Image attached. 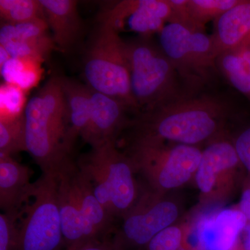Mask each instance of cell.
<instances>
[{"instance_id":"52a82bcc","label":"cell","mask_w":250,"mask_h":250,"mask_svg":"<svg viewBox=\"0 0 250 250\" xmlns=\"http://www.w3.org/2000/svg\"><path fill=\"white\" fill-rule=\"evenodd\" d=\"M159 40L163 52L186 79L204 78L215 65L213 41L204 30L169 23L159 33Z\"/></svg>"},{"instance_id":"30bf717a","label":"cell","mask_w":250,"mask_h":250,"mask_svg":"<svg viewBox=\"0 0 250 250\" xmlns=\"http://www.w3.org/2000/svg\"><path fill=\"white\" fill-rule=\"evenodd\" d=\"M178 215L173 203L161 202L130 213L123 223L121 233L113 240L122 250L125 243L130 246H147L151 240L169 228Z\"/></svg>"},{"instance_id":"d6986e66","label":"cell","mask_w":250,"mask_h":250,"mask_svg":"<svg viewBox=\"0 0 250 250\" xmlns=\"http://www.w3.org/2000/svg\"><path fill=\"white\" fill-rule=\"evenodd\" d=\"M234 146L228 142H218L208 146L202 152L196 172V182L202 192H209L214 186L218 174L232 168L239 162Z\"/></svg>"},{"instance_id":"ac0fdd59","label":"cell","mask_w":250,"mask_h":250,"mask_svg":"<svg viewBox=\"0 0 250 250\" xmlns=\"http://www.w3.org/2000/svg\"><path fill=\"white\" fill-rule=\"evenodd\" d=\"M62 93L66 105L65 143L71 154L78 137H82L89 123L90 88L77 81L61 77Z\"/></svg>"},{"instance_id":"277c9868","label":"cell","mask_w":250,"mask_h":250,"mask_svg":"<svg viewBox=\"0 0 250 250\" xmlns=\"http://www.w3.org/2000/svg\"><path fill=\"white\" fill-rule=\"evenodd\" d=\"M83 75L90 89L137 109L131 93L126 42L106 23L98 21L85 51Z\"/></svg>"},{"instance_id":"f1b7e54d","label":"cell","mask_w":250,"mask_h":250,"mask_svg":"<svg viewBox=\"0 0 250 250\" xmlns=\"http://www.w3.org/2000/svg\"><path fill=\"white\" fill-rule=\"evenodd\" d=\"M66 250H122L113 240L109 238H105L102 241L91 242L79 248Z\"/></svg>"},{"instance_id":"603a6c76","label":"cell","mask_w":250,"mask_h":250,"mask_svg":"<svg viewBox=\"0 0 250 250\" xmlns=\"http://www.w3.org/2000/svg\"><path fill=\"white\" fill-rule=\"evenodd\" d=\"M27 151L24 113L14 119L0 121V154L12 156Z\"/></svg>"},{"instance_id":"1f68e13d","label":"cell","mask_w":250,"mask_h":250,"mask_svg":"<svg viewBox=\"0 0 250 250\" xmlns=\"http://www.w3.org/2000/svg\"><path fill=\"white\" fill-rule=\"evenodd\" d=\"M245 230H246V233L243 239V249L250 250V223H248Z\"/></svg>"},{"instance_id":"9a60e30c","label":"cell","mask_w":250,"mask_h":250,"mask_svg":"<svg viewBox=\"0 0 250 250\" xmlns=\"http://www.w3.org/2000/svg\"><path fill=\"white\" fill-rule=\"evenodd\" d=\"M72 179L84 223L88 243L109 238L113 218L98 201L89 181L81 172L77 162L72 168Z\"/></svg>"},{"instance_id":"9c48e42d","label":"cell","mask_w":250,"mask_h":250,"mask_svg":"<svg viewBox=\"0 0 250 250\" xmlns=\"http://www.w3.org/2000/svg\"><path fill=\"white\" fill-rule=\"evenodd\" d=\"M137 147L161 161L156 178L164 188H173L188 182L197 172L202 157L200 149L187 145H179L164 152L159 147L158 140L150 136L142 138Z\"/></svg>"},{"instance_id":"d4e9b609","label":"cell","mask_w":250,"mask_h":250,"mask_svg":"<svg viewBox=\"0 0 250 250\" xmlns=\"http://www.w3.org/2000/svg\"><path fill=\"white\" fill-rule=\"evenodd\" d=\"M26 92L14 85L4 83L0 87V121L23 116L26 106Z\"/></svg>"},{"instance_id":"3957f363","label":"cell","mask_w":250,"mask_h":250,"mask_svg":"<svg viewBox=\"0 0 250 250\" xmlns=\"http://www.w3.org/2000/svg\"><path fill=\"white\" fill-rule=\"evenodd\" d=\"M226 109V104L218 99L182 96L146 112V121L156 134L151 137L192 146L216 132Z\"/></svg>"},{"instance_id":"cb8c5ba5","label":"cell","mask_w":250,"mask_h":250,"mask_svg":"<svg viewBox=\"0 0 250 250\" xmlns=\"http://www.w3.org/2000/svg\"><path fill=\"white\" fill-rule=\"evenodd\" d=\"M241 0H188V8L192 20L200 29L206 23L217 20L240 2Z\"/></svg>"},{"instance_id":"44dd1931","label":"cell","mask_w":250,"mask_h":250,"mask_svg":"<svg viewBox=\"0 0 250 250\" xmlns=\"http://www.w3.org/2000/svg\"><path fill=\"white\" fill-rule=\"evenodd\" d=\"M43 62L33 57L11 58L0 67L1 77L4 83L14 85L27 93L34 88L42 78Z\"/></svg>"},{"instance_id":"83f0119b","label":"cell","mask_w":250,"mask_h":250,"mask_svg":"<svg viewBox=\"0 0 250 250\" xmlns=\"http://www.w3.org/2000/svg\"><path fill=\"white\" fill-rule=\"evenodd\" d=\"M234 147L239 161L250 172V127L239 135Z\"/></svg>"},{"instance_id":"7402d4cb","label":"cell","mask_w":250,"mask_h":250,"mask_svg":"<svg viewBox=\"0 0 250 250\" xmlns=\"http://www.w3.org/2000/svg\"><path fill=\"white\" fill-rule=\"evenodd\" d=\"M0 16L13 24L45 18L40 0H0Z\"/></svg>"},{"instance_id":"e0dca14e","label":"cell","mask_w":250,"mask_h":250,"mask_svg":"<svg viewBox=\"0 0 250 250\" xmlns=\"http://www.w3.org/2000/svg\"><path fill=\"white\" fill-rule=\"evenodd\" d=\"M211 36L215 57L250 44V0L240 2L215 20Z\"/></svg>"},{"instance_id":"4316f807","label":"cell","mask_w":250,"mask_h":250,"mask_svg":"<svg viewBox=\"0 0 250 250\" xmlns=\"http://www.w3.org/2000/svg\"><path fill=\"white\" fill-rule=\"evenodd\" d=\"M19 215L0 214V250H15Z\"/></svg>"},{"instance_id":"4dcf8cb0","label":"cell","mask_w":250,"mask_h":250,"mask_svg":"<svg viewBox=\"0 0 250 250\" xmlns=\"http://www.w3.org/2000/svg\"><path fill=\"white\" fill-rule=\"evenodd\" d=\"M11 59L8 51L3 46L0 45V67H2Z\"/></svg>"},{"instance_id":"d6a6232c","label":"cell","mask_w":250,"mask_h":250,"mask_svg":"<svg viewBox=\"0 0 250 250\" xmlns=\"http://www.w3.org/2000/svg\"><path fill=\"white\" fill-rule=\"evenodd\" d=\"M189 250L185 249V248H181V249H180V250Z\"/></svg>"},{"instance_id":"6da1fadb","label":"cell","mask_w":250,"mask_h":250,"mask_svg":"<svg viewBox=\"0 0 250 250\" xmlns=\"http://www.w3.org/2000/svg\"><path fill=\"white\" fill-rule=\"evenodd\" d=\"M26 152L42 173L57 172L71 159L67 151L66 105L61 77L47 81L24 110Z\"/></svg>"},{"instance_id":"8fae6325","label":"cell","mask_w":250,"mask_h":250,"mask_svg":"<svg viewBox=\"0 0 250 250\" xmlns=\"http://www.w3.org/2000/svg\"><path fill=\"white\" fill-rule=\"evenodd\" d=\"M127 108L119 100L90 89L89 123L82 137L84 142L91 147L116 142Z\"/></svg>"},{"instance_id":"7a4b0ae2","label":"cell","mask_w":250,"mask_h":250,"mask_svg":"<svg viewBox=\"0 0 250 250\" xmlns=\"http://www.w3.org/2000/svg\"><path fill=\"white\" fill-rule=\"evenodd\" d=\"M126 42L130 85L136 108L152 111L183 96L173 62L147 37Z\"/></svg>"},{"instance_id":"ba28073f","label":"cell","mask_w":250,"mask_h":250,"mask_svg":"<svg viewBox=\"0 0 250 250\" xmlns=\"http://www.w3.org/2000/svg\"><path fill=\"white\" fill-rule=\"evenodd\" d=\"M172 9L169 0H124L100 15L98 21L109 24L118 32L125 22L130 31L143 37L160 33L170 22Z\"/></svg>"},{"instance_id":"8992f818","label":"cell","mask_w":250,"mask_h":250,"mask_svg":"<svg viewBox=\"0 0 250 250\" xmlns=\"http://www.w3.org/2000/svg\"><path fill=\"white\" fill-rule=\"evenodd\" d=\"M15 250H60L64 246L57 173H42L19 213Z\"/></svg>"},{"instance_id":"5bb4252c","label":"cell","mask_w":250,"mask_h":250,"mask_svg":"<svg viewBox=\"0 0 250 250\" xmlns=\"http://www.w3.org/2000/svg\"><path fill=\"white\" fill-rule=\"evenodd\" d=\"M31 170L12 156L0 154V208L3 213L19 215L34 189Z\"/></svg>"},{"instance_id":"484cf974","label":"cell","mask_w":250,"mask_h":250,"mask_svg":"<svg viewBox=\"0 0 250 250\" xmlns=\"http://www.w3.org/2000/svg\"><path fill=\"white\" fill-rule=\"evenodd\" d=\"M182 233L176 227H169L151 240L147 250H179L182 248Z\"/></svg>"},{"instance_id":"4fadbf2b","label":"cell","mask_w":250,"mask_h":250,"mask_svg":"<svg viewBox=\"0 0 250 250\" xmlns=\"http://www.w3.org/2000/svg\"><path fill=\"white\" fill-rule=\"evenodd\" d=\"M247 225L240 210H223L204 219L197 229V250H233Z\"/></svg>"},{"instance_id":"7c38bea8","label":"cell","mask_w":250,"mask_h":250,"mask_svg":"<svg viewBox=\"0 0 250 250\" xmlns=\"http://www.w3.org/2000/svg\"><path fill=\"white\" fill-rule=\"evenodd\" d=\"M74 162L72 159H69L56 172L58 182L59 212L64 246L66 250L89 243L85 238L84 223L72 179Z\"/></svg>"},{"instance_id":"5b68a950","label":"cell","mask_w":250,"mask_h":250,"mask_svg":"<svg viewBox=\"0 0 250 250\" xmlns=\"http://www.w3.org/2000/svg\"><path fill=\"white\" fill-rule=\"evenodd\" d=\"M98 201L114 218L129 210L136 198L131 163L118 152L116 142L91 147L77 161Z\"/></svg>"},{"instance_id":"ffe728a7","label":"cell","mask_w":250,"mask_h":250,"mask_svg":"<svg viewBox=\"0 0 250 250\" xmlns=\"http://www.w3.org/2000/svg\"><path fill=\"white\" fill-rule=\"evenodd\" d=\"M215 64L233 87L250 96V44L220 54Z\"/></svg>"},{"instance_id":"f546056e","label":"cell","mask_w":250,"mask_h":250,"mask_svg":"<svg viewBox=\"0 0 250 250\" xmlns=\"http://www.w3.org/2000/svg\"><path fill=\"white\" fill-rule=\"evenodd\" d=\"M240 210L245 215L248 220V223H250V188H248L243 192L241 202H240Z\"/></svg>"},{"instance_id":"2e32d148","label":"cell","mask_w":250,"mask_h":250,"mask_svg":"<svg viewBox=\"0 0 250 250\" xmlns=\"http://www.w3.org/2000/svg\"><path fill=\"white\" fill-rule=\"evenodd\" d=\"M56 46L62 52L75 47L81 39L83 24L77 1L74 0H40Z\"/></svg>"}]
</instances>
